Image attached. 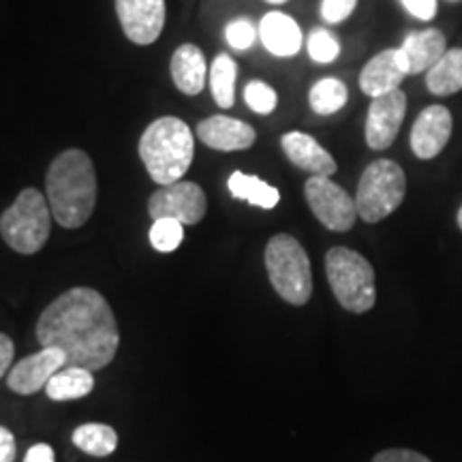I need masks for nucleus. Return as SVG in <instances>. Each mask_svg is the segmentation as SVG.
<instances>
[{
  "mask_svg": "<svg viewBox=\"0 0 462 462\" xmlns=\"http://www.w3.org/2000/svg\"><path fill=\"white\" fill-rule=\"evenodd\" d=\"M456 218H458V227L462 229V206H460V210H458V217H456Z\"/></svg>",
  "mask_w": 462,
  "mask_h": 462,
  "instance_id": "nucleus-36",
  "label": "nucleus"
},
{
  "mask_svg": "<svg viewBox=\"0 0 462 462\" xmlns=\"http://www.w3.org/2000/svg\"><path fill=\"white\" fill-rule=\"evenodd\" d=\"M373 462H432L424 454L413 452V449H385L374 456Z\"/></svg>",
  "mask_w": 462,
  "mask_h": 462,
  "instance_id": "nucleus-31",
  "label": "nucleus"
},
{
  "mask_svg": "<svg viewBox=\"0 0 462 462\" xmlns=\"http://www.w3.org/2000/svg\"><path fill=\"white\" fill-rule=\"evenodd\" d=\"M15 356V345L7 334L0 332V379L11 371V364H14Z\"/></svg>",
  "mask_w": 462,
  "mask_h": 462,
  "instance_id": "nucleus-33",
  "label": "nucleus"
},
{
  "mask_svg": "<svg viewBox=\"0 0 462 462\" xmlns=\"http://www.w3.org/2000/svg\"><path fill=\"white\" fill-rule=\"evenodd\" d=\"M45 193L58 225L82 227L97 204V176L88 154L78 148L58 154L45 178Z\"/></svg>",
  "mask_w": 462,
  "mask_h": 462,
  "instance_id": "nucleus-2",
  "label": "nucleus"
},
{
  "mask_svg": "<svg viewBox=\"0 0 462 462\" xmlns=\"http://www.w3.org/2000/svg\"><path fill=\"white\" fill-rule=\"evenodd\" d=\"M140 157L154 182L161 187L180 182L195 157V135L176 116L157 118L143 131Z\"/></svg>",
  "mask_w": 462,
  "mask_h": 462,
  "instance_id": "nucleus-3",
  "label": "nucleus"
},
{
  "mask_svg": "<svg viewBox=\"0 0 462 462\" xmlns=\"http://www.w3.org/2000/svg\"><path fill=\"white\" fill-rule=\"evenodd\" d=\"M346 86L337 78L319 79L309 92V103L315 114L332 116L340 112L346 103Z\"/></svg>",
  "mask_w": 462,
  "mask_h": 462,
  "instance_id": "nucleus-25",
  "label": "nucleus"
},
{
  "mask_svg": "<svg viewBox=\"0 0 462 462\" xmlns=\"http://www.w3.org/2000/svg\"><path fill=\"white\" fill-rule=\"evenodd\" d=\"M198 135L208 148H215L218 152L246 150L257 140V133L251 125L229 118V116H212V118H206L198 126Z\"/></svg>",
  "mask_w": 462,
  "mask_h": 462,
  "instance_id": "nucleus-15",
  "label": "nucleus"
},
{
  "mask_svg": "<svg viewBox=\"0 0 462 462\" xmlns=\"http://www.w3.org/2000/svg\"><path fill=\"white\" fill-rule=\"evenodd\" d=\"M73 446L95 458H106L118 448V435L107 424H82L73 432Z\"/></svg>",
  "mask_w": 462,
  "mask_h": 462,
  "instance_id": "nucleus-23",
  "label": "nucleus"
},
{
  "mask_svg": "<svg viewBox=\"0 0 462 462\" xmlns=\"http://www.w3.org/2000/svg\"><path fill=\"white\" fill-rule=\"evenodd\" d=\"M259 37L265 50L273 51L274 56H296L302 48V31H300L298 22L281 11L263 15L262 24H259Z\"/></svg>",
  "mask_w": 462,
  "mask_h": 462,
  "instance_id": "nucleus-18",
  "label": "nucleus"
},
{
  "mask_svg": "<svg viewBox=\"0 0 462 462\" xmlns=\"http://www.w3.org/2000/svg\"><path fill=\"white\" fill-rule=\"evenodd\" d=\"M15 460V437L14 432L0 426V462Z\"/></svg>",
  "mask_w": 462,
  "mask_h": 462,
  "instance_id": "nucleus-34",
  "label": "nucleus"
},
{
  "mask_svg": "<svg viewBox=\"0 0 462 462\" xmlns=\"http://www.w3.org/2000/svg\"><path fill=\"white\" fill-rule=\"evenodd\" d=\"M236 75H238V65H236L234 58L227 54H218L210 67V90L218 107H234Z\"/></svg>",
  "mask_w": 462,
  "mask_h": 462,
  "instance_id": "nucleus-24",
  "label": "nucleus"
},
{
  "mask_svg": "<svg viewBox=\"0 0 462 462\" xmlns=\"http://www.w3.org/2000/svg\"><path fill=\"white\" fill-rule=\"evenodd\" d=\"M265 270L276 293L293 306H304L313 296L310 259L302 245L289 234H279L265 246Z\"/></svg>",
  "mask_w": 462,
  "mask_h": 462,
  "instance_id": "nucleus-6",
  "label": "nucleus"
},
{
  "mask_svg": "<svg viewBox=\"0 0 462 462\" xmlns=\"http://www.w3.org/2000/svg\"><path fill=\"white\" fill-rule=\"evenodd\" d=\"M24 462H56V454L48 443H37L28 449Z\"/></svg>",
  "mask_w": 462,
  "mask_h": 462,
  "instance_id": "nucleus-35",
  "label": "nucleus"
},
{
  "mask_svg": "<svg viewBox=\"0 0 462 462\" xmlns=\"http://www.w3.org/2000/svg\"><path fill=\"white\" fill-rule=\"evenodd\" d=\"M268 3H273V5H282V3H287V0H268Z\"/></svg>",
  "mask_w": 462,
  "mask_h": 462,
  "instance_id": "nucleus-37",
  "label": "nucleus"
},
{
  "mask_svg": "<svg viewBox=\"0 0 462 462\" xmlns=\"http://www.w3.org/2000/svg\"><path fill=\"white\" fill-rule=\"evenodd\" d=\"M306 48H309V56L313 58L315 62H321V65L334 62L340 54L338 39L334 37L332 32H328L326 28H315V31L309 34Z\"/></svg>",
  "mask_w": 462,
  "mask_h": 462,
  "instance_id": "nucleus-27",
  "label": "nucleus"
},
{
  "mask_svg": "<svg viewBox=\"0 0 462 462\" xmlns=\"http://www.w3.org/2000/svg\"><path fill=\"white\" fill-rule=\"evenodd\" d=\"M326 274L334 298L349 313H368L377 302L374 270L366 257L346 246H334L326 255Z\"/></svg>",
  "mask_w": 462,
  "mask_h": 462,
  "instance_id": "nucleus-4",
  "label": "nucleus"
},
{
  "mask_svg": "<svg viewBox=\"0 0 462 462\" xmlns=\"http://www.w3.org/2000/svg\"><path fill=\"white\" fill-rule=\"evenodd\" d=\"M452 137V114L443 106H430L420 112L411 129V150L421 161L435 159Z\"/></svg>",
  "mask_w": 462,
  "mask_h": 462,
  "instance_id": "nucleus-13",
  "label": "nucleus"
},
{
  "mask_svg": "<svg viewBox=\"0 0 462 462\" xmlns=\"http://www.w3.org/2000/svg\"><path fill=\"white\" fill-rule=\"evenodd\" d=\"M184 225L173 218H157L150 227V245L159 253H171L182 245Z\"/></svg>",
  "mask_w": 462,
  "mask_h": 462,
  "instance_id": "nucleus-26",
  "label": "nucleus"
},
{
  "mask_svg": "<svg viewBox=\"0 0 462 462\" xmlns=\"http://www.w3.org/2000/svg\"><path fill=\"white\" fill-rule=\"evenodd\" d=\"M255 37H257V31L255 26L251 24V22L245 20H234L229 22L227 28H225V39H227V43L231 45L234 50H248L253 43H255Z\"/></svg>",
  "mask_w": 462,
  "mask_h": 462,
  "instance_id": "nucleus-29",
  "label": "nucleus"
},
{
  "mask_svg": "<svg viewBox=\"0 0 462 462\" xmlns=\"http://www.w3.org/2000/svg\"><path fill=\"white\" fill-rule=\"evenodd\" d=\"M401 3L404 5V9L418 17V20L429 22L437 14V0H401Z\"/></svg>",
  "mask_w": 462,
  "mask_h": 462,
  "instance_id": "nucleus-32",
  "label": "nucleus"
},
{
  "mask_svg": "<svg viewBox=\"0 0 462 462\" xmlns=\"http://www.w3.org/2000/svg\"><path fill=\"white\" fill-rule=\"evenodd\" d=\"M171 79L176 84V88L184 92V95L195 97L204 90L206 86V58L201 54L198 45L187 43L180 45L171 56Z\"/></svg>",
  "mask_w": 462,
  "mask_h": 462,
  "instance_id": "nucleus-19",
  "label": "nucleus"
},
{
  "mask_svg": "<svg viewBox=\"0 0 462 462\" xmlns=\"http://www.w3.org/2000/svg\"><path fill=\"white\" fill-rule=\"evenodd\" d=\"M245 99L246 106L253 109L255 114H273L276 109V103H279V95H276L274 88H270L265 82H248L245 88Z\"/></svg>",
  "mask_w": 462,
  "mask_h": 462,
  "instance_id": "nucleus-28",
  "label": "nucleus"
},
{
  "mask_svg": "<svg viewBox=\"0 0 462 462\" xmlns=\"http://www.w3.org/2000/svg\"><path fill=\"white\" fill-rule=\"evenodd\" d=\"M281 146L285 150L287 159L300 170L313 173V176H328L337 173V161L332 154L315 140L313 135L302 131L285 133L281 140Z\"/></svg>",
  "mask_w": 462,
  "mask_h": 462,
  "instance_id": "nucleus-16",
  "label": "nucleus"
},
{
  "mask_svg": "<svg viewBox=\"0 0 462 462\" xmlns=\"http://www.w3.org/2000/svg\"><path fill=\"white\" fill-rule=\"evenodd\" d=\"M51 208L42 190L28 187L0 217V236L22 255H34L45 246L51 231Z\"/></svg>",
  "mask_w": 462,
  "mask_h": 462,
  "instance_id": "nucleus-5",
  "label": "nucleus"
},
{
  "mask_svg": "<svg viewBox=\"0 0 462 462\" xmlns=\"http://www.w3.org/2000/svg\"><path fill=\"white\" fill-rule=\"evenodd\" d=\"M304 195L310 210L323 227L330 231H349L357 218L356 199L340 184L328 176H310L304 184Z\"/></svg>",
  "mask_w": 462,
  "mask_h": 462,
  "instance_id": "nucleus-8",
  "label": "nucleus"
},
{
  "mask_svg": "<svg viewBox=\"0 0 462 462\" xmlns=\"http://www.w3.org/2000/svg\"><path fill=\"white\" fill-rule=\"evenodd\" d=\"M67 366V357L56 346H42L37 354L26 356L15 366H11L7 385L20 396H32L37 392L45 390L50 379L54 377L58 371Z\"/></svg>",
  "mask_w": 462,
  "mask_h": 462,
  "instance_id": "nucleus-10",
  "label": "nucleus"
},
{
  "mask_svg": "<svg viewBox=\"0 0 462 462\" xmlns=\"http://www.w3.org/2000/svg\"><path fill=\"white\" fill-rule=\"evenodd\" d=\"M404 114H407V95L401 88L388 95L374 97L368 107L366 143L373 150H385L396 142Z\"/></svg>",
  "mask_w": 462,
  "mask_h": 462,
  "instance_id": "nucleus-11",
  "label": "nucleus"
},
{
  "mask_svg": "<svg viewBox=\"0 0 462 462\" xmlns=\"http://www.w3.org/2000/svg\"><path fill=\"white\" fill-rule=\"evenodd\" d=\"M229 193L234 195L236 199H245L248 204L263 208V210H273L276 204L281 201L279 189L270 187L268 182H263L262 178L248 176V173L234 171L229 176Z\"/></svg>",
  "mask_w": 462,
  "mask_h": 462,
  "instance_id": "nucleus-22",
  "label": "nucleus"
},
{
  "mask_svg": "<svg viewBox=\"0 0 462 462\" xmlns=\"http://www.w3.org/2000/svg\"><path fill=\"white\" fill-rule=\"evenodd\" d=\"M407 195V176L396 161L377 159L366 167L357 184V217L366 223H379L398 210Z\"/></svg>",
  "mask_w": 462,
  "mask_h": 462,
  "instance_id": "nucleus-7",
  "label": "nucleus"
},
{
  "mask_svg": "<svg viewBox=\"0 0 462 462\" xmlns=\"http://www.w3.org/2000/svg\"><path fill=\"white\" fill-rule=\"evenodd\" d=\"M357 0H321V17L328 24H340L354 14Z\"/></svg>",
  "mask_w": 462,
  "mask_h": 462,
  "instance_id": "nucleus-30",
  "label": "nucleus"
},
{
  "mask_svg": "<svg viewBox=\"0 0 462 462\" xmlns=\"http://www.w3.org/2000/svg\"><path fill=\"white\" fill-rule=\"evenodd\" d=\"M446 34L437 31V28H426V31L407 34V39H404L401 48H396V60L404 75H415L435 67L439 58L446 54Z\"/></svg>",
  "mask_w": 462,
  "mask_h": 462,
  "instance_id": "nucleus-14",
  "label": "nucleus"
},
{
  "mask_svg": "<svg viewBox=\"0 0 462 462\" xmlns=\"http://www.w3.org/2000/svg\"><path fill=\"white\" fill-rule=\"evenodd\" d=\"M407 78L396 60V50H383L371 60L360 73V88L371 99L401 88V82Z\"/></svg>",
  "mask_w": 462,
  "mask_h": 462,
  "instance_id": "nucleus-17",
  "label": "nucleus"
},
{
  "mask_svg": "<svg viewBox=\"0 0 462 462\" xmlns=\"http://www.w3.org/2000/svg\"><path fill=\"white\" fill-rule=\"evenodd\" d=\"M426 88L437 97H449L462 90V48L448 50L437 65L426 71Z\"/></svg>",
  "mask_w": 462,
  "mask_h": 462,
  "instance_id": "nucleus-20",
  "label": "nucleus"
},
{
  "mask_svg": "<svg viewBox=\"0 0 462 462\" xmlns=\"http://www.w3.org/2000/svg\"><path fill=\"white\" fill-rule=\"evenodd\" d=\"M92 388H95V377L92 371L82 366H65L58 371L50 383L45 385V394L51 401H78V398L88 396Z\"/></svg>",
  "mask_w": 462,
  "mask_h": 462,
  "instance_id": "nucleus-21",
  "label": "nucleus"
},
{
  "mask_svg": "<svg viewBox=\"0 0 462 462\" xmlns=\"http://www.w3.org/2000/svg\"><path fill=\"white\" fill-rule=\"evenodd\" d=\"M208 199L204 189L195 182H173L154 190L148 199V215L157 218H173L182 225H198L206 217Z\"/></svg>",
  "mask_w": 462,
  "mask_h": 462,
  "instance_id": "nucleus-9",
  "label": "nucleus"
},
{
  "mask_svg": "<svg viewBox=\"0 0 462 462\" xmlns=\"http://www.w3.org/2000/svg\"><path fill=\"white\" fill-rule=\"evenodd\" d=\"M116 11L123 32L133 43L150 45L163 32L165 0H116Z\"/></svg>",
  "mask_w": 462,
  "mask_h": 462,
  "instance_id": "nucleus-12",
  "label": "nucleus"
},
{
  "mask_svg": "<svg viewBox=\"0 0 462 462\" xmlns=\"http://www.w3.org/2000/svg\"><path fill=\"white\" fill-rule=\"evenodd\" d=\"M42 346H56L67 366L101 371L114 360L120 345L112 306L97 289L73 287L58 296L37 321Z\"/></svg>",
  "mask_w": 462,
  "mask_h": 462,
  "instance_id": "nucleus-1",
  "label": "nucleus"
}]
</instances>
